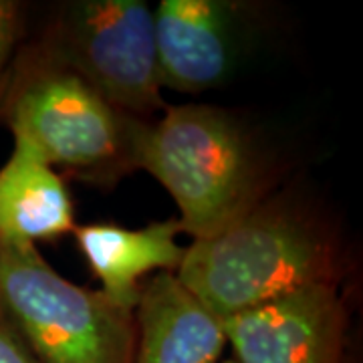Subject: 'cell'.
<instances>
[{"label": "cell", "instance_id": "obj_6", "mask_svg": "<svg viewBox=\"0 0 363 363\" xmlns=\"http://www.w3.org/2000/svg\"><path fill=\"white\" fill-rule=\"evenodd\" d=\"M222 325L234 363H343L347 301L339 283H321Z\"/></svg>", "mask_w": 363, "mask_h": 363}, {"label": "cell", "instance_id": "obj_13", "mask_svg": "<svg viewBox=\"0 0 363 363\" xmlns=\"http://www.w3.org/2000/svg\"><path fill=\"white\" fill-rule=\"evenodd\" d=\"M220 363H234L233 359H226V362H220Z\"/></svg>", "mask_w": 363, "mask_h": 363}, {"label": "cell", "instance_id": "obj_9", "mask_svg": "<svg viewBox=\"0 0 363 363\" xmlns=\"http://www.w3.org/2000/svg\"><path fill=\"white\" fill-rule=\"evenodd\" d=\"M178 218L152 222L143 228H125L116 222H93L75 226L73 236L79 252L101 293L116 305L135 311L142 281L150 272H176L184 257V247L176 236Z\"/></svg>", "mask_w": 363, "mask_h": 363}, {"label": "cell", "instance_id": "obj_7", "mask_svg": "<svg viewBox=\"0 0 363 363\" xmlns=\"http://www.w3.org/2000/svg\"><path fill=\"white\" fill-rule=\"evenodd\" d=\"M245 4L162 0L154 9L162 89L202 93L222 85L242 51Z\"/></svg>", "mask_w": 363, "mask_h": 363}, {"label": "cell", "instance_id": "obj_5", "mask_svg": "<svg viewBox=\"0 0 363 363\" xmlns=\"http://www.w3.org/2000/svg\"><path fill=\"white\" fill-rule=\"evenodd\" d=\"M117 109L143 121L162 113L154 9L143 0H73L35 40Z\"/></svg>", "mask_w": 363, "mask_h": 363}, {"label": "cell", "instance_id": "obj_12", "mask_svg": "<svg viewBox=\"0 0 363 363\" xmlns=\"http://www.w3.org/2000/svg\"><path fill=\"white\" fill-rule=\"evenodd\" d=\"M0 363H39L18 333L0 315Z\"/></svg>", "mask_w": 363, "mask_h": 363}, {"label": "cell", "instance_id": "obj_4", "mask_svg": "<svg viewBox=\"0 0 363 363\" xmlns=\"http://www.w3.org/2000/svg\"><path fill=\"white\" fill-rule=\"evenodd\" d=\"M0 315L39 363L135 362V311L61 277L35 245L0 240Z\"/></svg>", "mask_w": 363, "mask_h": 363}, {"label": "cell", "instance_id": "obj_1", "mask_svg": "<svg viewBox=\"0 0 363 363\" xmlns=\"http://www.w3.org/2000/svg\"><path fill=\"white\" fill-rule=\"evenodd\" d=\"M220 321L303 286L339 283L345 255L323 216L291 194H272L245 216L184 248L174 272Z\"/></svg>", "mask_w": 363, "mask_h": 363}, {"label": "cell", "instance_id": "obj_11", "mask_svg": "<svg viewBox=\"0 0 363 363\" xmlns=\"http://www.w3.org/2000/svg\"><path fill=\"white\" fill-rule=\"evenodd\" d=\"M25 30V9L21 2L0 0V75L13 59Z\"/></svg>", "mask_w": 363, "mask_h": 363}, {"label": "cell", "instance_id": "obj_3", "mask_svg": "<svg viewBox=\"0 0 363 363\" xmlns=\"http://www.w3.org/2000/svg\"><path fill=\"white\" fill-rule=\"evenodd\" d=\"M0 123L63 178L101 188L138 169L147 121L117 109L33 40L0 75Z\"/></svg>", "mask_w": 363, "mask_h": 363}, {"label": "cell", "instance_id": "obj_8", "mask_svg": "<svg viewBox=\"0 0 363 363\" xmlns=\"http://www.w3.org/2000/svg\"><path fill=\"white\" fill-rule=\"evenodd\" d=\"M135 325L133 363H220L226 350L220 319L174 272H156L142 286Z\"/></svg>", "mask_w": 363, "mask_h": 363}, {"label": "cell", "instance_id": "obj_10", "mask_svg": "<svg viewBox=\"0 0 363 363\" xmlns=\"http://www.w3.org/2000/svg\"><path fill=\"white\" fill-rule=\"evenodd\" d=\"M75 226L65 178L33 145L14 140L0 168V240L37 247L73 234Z\"/></svg>", "mask_w": 363, "mask_h": 363}, {"label": "cell", "instance_id": "obj_2", "mask_svg": "<svg viewBox=\"0 0 363 363\" xmlns=\"http://www.w3.org/2000/svg\"><path fill=\"white\" fill-rule=\"evenodd\" d=\"M138 169L152 174L180 210V233L202 240L274 194L277 166L259 138L230 111L168 105L147 121Z\"/></svg>", "mask_w": 363, "mask_h": 363}]
</instances>
